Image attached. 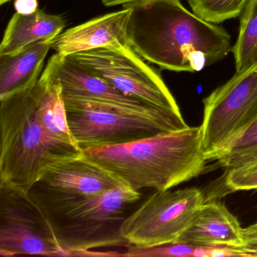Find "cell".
<instances>
[{"label":"cell","mask_w":257,"mask_h":257,"mask_svg":"<svg viewBox=\"0 0 257 257\" xmlns=\"http://www.w3.org/2000/svg\"><path fill=\"white\" fill-rule=\"evenodd\" d=\"M64 256L52 227L28 193L0 185V255Z\"/></svg>","instance_id":"obj_9"},{"label":"cell","mask_w":257,"mask_h":257,"mask_svg":"<svg viewBox=\"0 0 257 257\" xmlns=\"http://www.w3.org/2000/svg\"><path fill=\"white\" fill-rule=\"evenodd\" d=\"M82 153L43 125L32 86L0 99V185L28 193L49 167Z\"/></svg>","instance_id":"obj_3"},{"label":"cell","mask_w":257,"mask_h":257,"mask_svg":"<svg viewBox=\"0 0 257 257\" xmlns=\"http://www.w3.org/2000/svg\"><path fill=\"white\" fill-rule=\"evenodd\" d=\"M102 4L105 7H111L118 5H129V4H137V3L143 2L145 0H101Z\"/></svg>","instance_id":"obj_24"},{"label":"cell","mask_w":257,"mask_h":257,"mask_svg":"<svg viewBox=\"0 0 257 257\" xmlns=\"http://www.w3.org/2000/svg\"><path fill=\"white\" fill-rule=\"evenodd\" d=\"M237 255L240 256H257V243L246 244L235 250Z\"/></svg>","instance_id":"obj_23"},{"label":"cell","mask_w":257,"mask_h":257,"mask_svg":"<svg viewBox=\"0 0 257 257\" xmlns=\"http://www.w3.org/2000/svg\"><path fill=\"white\" fill-rule=\"evenodd\" d=\"M69 56L94 70L125 95L182 115L159 72L147 64L130 46L120 49L101 48Z\"/></svg>","instance_id":"obj_8"},{"label":"cell","mask_w":257,"mask_h":257,"mask_svg":"<svg viewBox=\"0 0 257 257\" xmlns=\"http://www.w3.org/2000/svg\"><path fill=\"white\" fill-rule=\"evenodd\" d=\"M243 236L245 245L257 243V222L243 228Z\"/></svg>","instance_id":"obj_22"},{"label":"cell","mask_w":257,"mask_h":257,"mask_svg":"<svg viewBox=\"0 0 257 257\" xmlns=\"http://www.w3.org/2000/svg\"><path fill=\"white\" fill-rule=\"evenodd\" d=\"M257 157V119L219 149L210 161L225 168L237 166Z\"/></svg>","instance_id":"obj_17"},{"label":"cell","mask_w":257,"mask_h":257,"mask_svg":"<svg viewBox=\"0 0 257 257\" xmlns=\"http://www.w3.org/2000/svg\"><path fill=\"white\" fill-rule=\"evenodd\" d=\"M64 100L69 129L82 151L189 127L183 115L174 112L146 115L95 100L65 96Z\"/></svg>","instance_id":"obj_5"},{"label":"cell","mask_w":257,"mask_h":257,"mask_svg":"<svg viewBox=\"0 0 257 257\" xmlns=\"http://www.w3.org/2000/svg\"><path fill=\"white\" fill-rule=\"evenodd\" d=\"M141 193L121 186L94 196L37 204L49 221L64 256L94 248L128 244L120 232Z\"/></svg>","instance_id":"obj_4"},{"label":"cell","mask_w":257,"mask_h":257,"mask_svg":"<svg viewBox=\"0 0 257 257\" xmlns=\"http://www.w3.org/2000/svg\"><path fill=\"white\" fill-rule=\"evenodd\" d=\"M202 147L207 161L257 119V61L235 72L203 100Z\"/></svg>","instance_id":"obj_7"},{"label":"cell","mask_w":257,"mask_h":257,"mask_svg":"<svg viewBox=\"0 0 257 257\" xmlns=\"http://www.w3.org/2000/svg\"><path fill=\"white\" fill-rule=\"evenodd\" d=\"M109 13L70 28L50 40L51 49L66 56L101 48L128 46L127 28L131 10Z\"/></svg>","instance_id":"obj_12"},{"label":"cell","mask_w":257,"mask_h":257,"mask_svg":"<svg viewBox=\"0 0 257 257\" xmlns=\"http://www.w3.org/2000/svg\"><path fill=\"white\" fill-rule=\"evenodd\" d=\"M132 10L129 46L162 70L197 73L231 52V36L183 7L180 0H145Z\"/></svg>","instance_id":"obj_1"},{"label":"cell","mask_w":257,"mask_h":257,"mask_svg":"<svg viewBox=\"0 0 257 257\" xmlns=\"http://www.w3.org/2000/svg\"><path fill=\"white\" fill-rule=\"evenodd\" d=\"M66 26L62 16L38 10L29 15L16 13L12 18L0 46V55H13L30 45L50 41Z\"/></svg>","instance_id":"obj_15"},{"label":"cell","mask_w":257,"mask_h":257,"mask_svg":"<svg viewBox=\"0 0 257 257\" xmlns=\"http://www.w3.org/2000/svg\"><path fill=\"white\" fill-rule=\"evenodd\" d=\"M231 52L235 72L244 70L257 61V0H248L240 16L238 36Z\"/></svg>","instance_id":"obj_16"},{"label":"cell","mask_w":257,"mask_h":257,"mask_svg":"<svg viewBox=\"0 0 257 257\" xmlns=\"http://www.w3.org/2000/svg\"><path fill=\"white\" fill-rule=\"evenodd\" d=\"M15 9L16 13L23 15L32 14L39 10L37 0H16Z\"/></svg>","instance_id":"obj_21"},{"label":"cell","mask_w":257,"mask_h":257,"mask_svg":"<svg viewBox=\"0 0 257 257\" xmlns=\"http://www.w3.org/2000/svg\"><path fill=\"white\" fill-rule=\"evenodd\" d=\"M205 201L196 187L156 191L126 217L120 232L128 244L138 247L175 243Z\"/></svg>","instance_id":"obj_6"},{"label":"cell","mask_w":257,"mask_h":257,"mask_svg":"<svg viewBox=\"0 0 257 257\" xmlns=\"http://www.w3.org/2000/svg\"><path fill=\"white\" fill-rule=\"evenodd\" d=\"M10 1H11V0H0V5H4V4H7Z\"/></svg>","instance_id":"obj_25"},{"label":"cell","mask_w":257,"mask_h":257,"mask_svg":"<svg viewBox=\"0 0 257 257\" xmlns=\"http://www.w3.org/2000/svg\"><path fill=\"white\" fill-rule=\"evenodd\" d=\"M52 57L63 96L95 100L146 115L169 112L125 95L94 70L69 55L56 53Z\"/></svg>","instance_id":"obj_11"},{"label":"cell","mask_w":257,"mask_h":257,"mask_svg":"<svg viewBox=\"0 0 257 257\" xmlns=\"http://www.w3.org/2000/svg\"><path fill=\"white\" fill-rule=\"evenodd\" d=\"M127 251L120 253V256L154 257V256H201V248L184 243H169L153 247L142 248L133 245H126Z\"/></svg>","instance_id":"obj_20"},{"label":"cell","mask_w":257,"mask_h":257,"mask_svg":"<svg viewBox=\"0 0 257 257\" xmlns=\"http://www.w3.org/2000/svg\"><path fill=\"white\" fill-rule=\"evenodd\" d=\"M121 186H127L82 152L48 168L28 194L42 204L94 196Z\"/></svg>","instance_id":"obj_10"},{"label":"cell","mask_w":257,"mask_h":257,"mask_svg":"<svg viewBox=\"0 0 257 257\" xmlns=\"http://www.w3.org/2000/svg\"><path fill=\"white\" fill-rule=\"evenodd\" d=\"M243 231L237 218L223 203L205 201L175 243L196 247L228 248L235 252L245 245Z\"/></svg>","instance_id":"obj_13"},{"label":"cell","mask_w":257,"mask_h":257,"mask_svg":"<svg viewBox=\"0 0 257 257\" xmlns=\"http://www.w3.org/2000/svg\"><path fill=\"white\" fill-rule=\"evenodd\" d=\"M247 2L248 0H188L195 15L216 25L240 17Z\"/></svg>","instance_id":"obj_18"},{"label":"cell","mask_w":257,"mask_h":257,"mask_svg":"<svg viewBox=\"0 0 257 257\" xmlns=\"http://www.w3.org/2000/svg\"><path fill=\"white\" fill-rule=\"evenodd\" d=\"M82 152L138 192L147 188L172 189L202 174L207 162L201 126Z\"/></svg>","instance_id":"obj_2"},{"label":"cell","mask_w":257,"mask_h":257,"mask_svg":"<svg viewBox=\"0 0 257 257\" xmlns=\"http://www.w3.org/2000/svg\"><path fill=\"white\" fill-rule=\"evenodd\" d=\"M226 170L224 183L228 190L236 192L257 189V157Z\"/></svg>","instance_id":"obj_19"},{"label":"cell","mask_w":257,"mask_h":257,"mask_svg":"<svg viewBox=\"0 0 257 257\" xmlns=\"http://www.w3.org/2000/svg\"><path fill=\"white\" fill-rule=\"evenodd\" d=\"M50 49L49 41H41L13 55H0V99L34 85Z\"/></svg>","instance_id":"obj_14"}]
</instances>
